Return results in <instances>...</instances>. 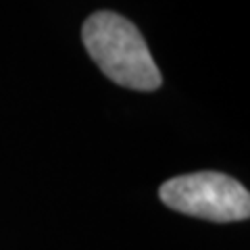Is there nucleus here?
<instances>
[{"mask_svg": "<svg viewBox=\"0 0 250 250\" xmlns=\"http://www.w3.org/2000/svg\"><path fill=\"white\" fill-rule=\"evenodd\" d=\"M82 40L92 61L117 85L138 92L161 88L163 75L156 67L140 29L113 11H96L83 21Z\"/></svg>", "mask_w": 250, "mask_h": 250, "instance_id": "obj_1", "label": "nucleus"}, {"mask_svg": "<svg viewBox=\"0 0 250 250\" xmlns=\"http://www.w3.org/2000/svg\"><path fill=\"white\" fill-rule=\"evenodd\" d=\"M159 196L177 213L215 223L250 217V194L240 182L217 171L177 175L159 188Z\"/></svg>", "mask_w": 250, "mask_h": 250, "instance_id": "obj_2", "label": "nucleus"}]
</instances>
